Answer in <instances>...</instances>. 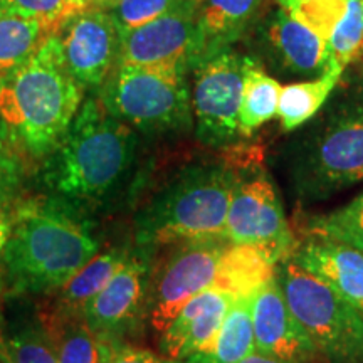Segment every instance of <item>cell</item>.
I'll return each mask as SVG.
<instances>
[{
    "mask_svg": "<svg viewBox=\"0 0 363 363\" xmlns=\"http://www.w3.org/2000/svg\"><path fill=\"white\" fill-rule=\"evenodd\" d=\"M83 89L56 33L26 65L0 78V121L26 152L48 157L78 115Z\"/></svg>",
    "mask_w": 363,
    "mask_h": 363,
    "instance_id": "obj_1",
    "label": "cell"
},
{
    "mask_svg": "<svg viewBox=\"0 0 363 363\" xmlns=\"http://www.w3.org/2000/svg\"><path fill=\"white\" fill-rule=\"evenodd\" d=\"M99 251L86 222L57 203L21 211L4 247L7 283L19 293H51L69 281Z\"/></svg>",
    "mask_w": 363,
    "mask_h": 363,
    "instance_id": "obj_2",
    "label": "cell"
},
{
    "mask_svg": "<svg viewBox=\"0 0 363 363\" xmlns=\"http://www.w3.org/2000/svg\"><path fill=\"white\" fill-rule=\"evenodd\" d=\"M131 128L113 116L99 98L81 104L69 130L48 155L44 182L67 199H94L115 187L135 155Z\"/></svg>",
    "mask_w": 363,
    "mask_h": 363,
    "instance_id": "obj_3",
    "label": "cell"
},
{
    "mask_svg": "<svg viewBox=\"0 0 363 363\" xmlns=\"http://www.w3.org/2000/svg\"><path fill=\"white\" fill-rule=\"evenodd\" d=\"M238 169L222 165L192 167L170 182L138 219L143 246L225 239V222Z\"/></svg>",
    "mask_w": 363,
    "mask_h": 363,
    "instance_id": "obj_4",
    "label": "cell"
},
{
    "mask_svg": "<svg viewBox=\"0 0 363 363\" xmlns=\"http://www.w3.org/2000/svg\"><path fill=\"white\" fill-rule=\"evenodd\" d=\"M289 179L299 197H328L363 180V106L343 108L293 143Z\"/></svg>",
    "mask_w": 363,
    "mask_h": 363,
    "instance_id": "obj_5",
    "label": "cell"
},
{
    "mask_svg": "<svg viewBox=\"0 0 363 363\" xmlns=\"http://www.w3.org/2000/svg\"><path fill=\"white\" fill-rule=\"evenodd\" d=\"M276 278L289 310L321 357L333 363L363 362V313L360 310L291 259L279 262Z\"/></svg>",
    "mask_w": 363,
    "mask_h": 363,
    "instance_id": "obj_6",
    "label": "cell"
},
{
    "mask_svg": "<svg viewBox=\"0 0 363 363\" xmlns=\"http://www.w3.org/2000/svg\"><path fill=\"white\" fill-rule=\"evenodd\" d=\"M184 72L116 62L99 99L128 126L145 131L177 130L189 123L192 106Z\"/></svg>",
    "mask_w": 363,
    "mask_h": 363,
    "instance_id": "obj_7",
    "label": "cell"
},
{
    "mask_svg": "<svg viewBox=\"0 0 363 363\" xmlns=\"http://www.w3.org/2000/svg\"><path fill=\"white\" fill-rule=\"evenodd\" d=\"M246 174L235 180L225 222V239L234 246L259 249L276 264L293 256L296 242L274 185L259 167L238 163Z\"/></svg>",
    "mask_w": 363,
    "mask_h": 363,
    "instance_id": "obj_8",
    "label": "cell"
},
{
    "mask_svg": "<svg viewBox=\"0 0 363 363\" xmlns=\"http://www.w3.org/2000/svg\"><path fill=\"white\" fill-rule=\"evenodd\" d=\"M247 57L230 51L214 52L199 62L194 76L192 111L197 136L207 145H229L239 138Z\"/></svg>",
    "mask_w": 363,
    "mask_h": 363,
    "instance_id": "obj_9",
    "label": "cell"
},
{
    "mask_svg": "<svg viewBox=\"0 0 363 363\" xmlns=\"http://www.w3.org/2000/svg\"><path fill=\"white\" fill-rule=\"evenodd\" d=\"M206 57L197 0H184L165 16L121 34L118 62L155 69H179Z\"/></svg>",
    "mask_w": 363,
    "mask_h": 363,
    "instance_id": "obj_10",
    "label": "cell"
},
{
    "mask_svg": "<svg viewBox=\"0 0 363 363\" xmlns=\"http://www.w3.org/2000/svg\"><path fill=\"white\" fill-rule=\"evenodd\" d=\"M227 239L182 242L157 274L148 296L150 321L163 333L189 299L203 289L217 288Z\"/></svg>",
    "mask_w": 363,
    "mask_h": 363,
    "instance_id": "obj_11",
    "label": "cell"
},
{
    "mask_svg": "<svg viewBox=\"0 0 363 363\" xmlns=\"http://www.w3.org/2000/svg\"><path fill=\"white\" fill-rule=\"evenodd\" d=\"M57 35L72 78L83 88L101 86L120 57L121 35L110 11L84 9L67 19Z\"/></svg>",
    "mask_w": 363,
    "mask_h": 363,
    "instance_id": "obj_12",
    "label": "cell"
},
{
    "mask_svg": "<svg viewBox=\"0 0 363 363\" xmlns=\"http://www.w3.org/2000/svg\"><path fill=\"white\" fill-rule=\"evenodd\" d=\"M254 347L261 355L288 363H315V343L289 310L276 274L251 296Z\"/></svg>",
    "mask_w": 363,
    "mask_h": 363,
    "instance_id": "obj_13",
    "label": "cell"
},
{
    "mask_svg": "<svg viewBox=\"0 0 363 363\" xmlns=\"http://www.w3.org/2000/svg\"><path fill=\"white\" fill-rule=\"evenodd\" d=\"M148 266L131 256L110 283L86 303L81 315L98 338H118L135 328L148 306Z\"/></svg>",
    "mask_w": 363,
    "mask_h": 363,
    "instance_id": "obj_14",
    "label": "cell"
},
{
    "mask_svg": "<svg viewBox=\"0 0 363 363\" xmlns=\"http://www.w3.org/2000/svg\"><path fill=\"white\" fill-rule=\"evenodd\" d=\"M235 299L220 288L203 289L185 303L174 321L162 333L163 357L182 362L214 342L224 318Z\"/></svg>",
    "mask_w": 363,
    "mask_h": 363,
    "instance_id": "obj_15",
    "label": "cell"
},
{
    "mask_svg": "<svg viewBox=\"0 0 363 363\" xmlns=\"http://www.w3.org/2000/svg\"><path fill=\"white\" fill-rule=\"evenodd\" d=\"M294 264L316 276L335 293L363 313V252L337 242L313 238L294 249Z\"/></svg>",
    "mask_w": 363,
    "mask_h": 363,
    "instance_id": "obj_16",
    "label": "cell"
},
{
    "mask_svg": "<svg viewBox=\"0 0 363 363\" xmlns=\"http://www.w3.org/2000/svg\"><path fill=\"white\" fill-rule=\"evenodd\" d=\"M269 39L286 67L299 74H310L326 67V43L291 11L281 7L272 17Z\"/></svg>",
    "mask_w": 363,
    "mask_h": 363,
    "instance_id": "obj_17",
    "label": "cell"
},
{
    "mask_svg": "<svg viewBox=\"0 0 363 363\" xmlns=\"http://www.w3.org/2000/svg\"><path fill=\"white\" fill-rule=\"evenodd\" d=\"M254 352L251 296L235 298L214 342L177 363H240Z\"/></svg>",
    "mask_w": 363,
    "mask_h": 363,
    "instance_id": "obj_18",
    "label": "cell"
},
{
    "mask_svg": "<svg viewBox=\"0 0 363 363\" xmlns=\"http://www.w3.org/2000/svg\"><path fill=\"white\" fill-rule=\"evenodd\" d=\"M57 363H99L98 337L81 313L56 306L43 318Z\"/></svg>",
    "mask_w": 363,
    "mask_h": 363,
    "instance_id": "obj_19",
    "label": "cell"
},
{
    "mask_svg": "<svg viewBox=\"0 0 363 363\" xmlns=\"http://www.w3.org/2000/svg\"><path fill=\"white\" fill-rule=\"evenodd\" d=\"M57 30L45 21L0 9V78L26 65Z\"/></svg>",
    "mask_w": 363,
    "mask_h": 363,
    "instance_id": "obj_20",
    "label": "cell"
},
{
    "mask_svg": "<svg viewBox=\"0 0 363 363\" xmlns=\"http://www.w3.org/2000/svg\"><path fill=\"white\" fill-rule=\"evenodd\" d=\"M264 0H197L206 56L240 35Z\"/></svg>",
    "mask_w": 363,
    "mask_h": 363,
    "instance_id": "obj_21",
    "label": "cell"
},
{
    "mask_svg": "<svg viewBox=\"0 0 363 363\" xmlns=\"http://www.w3.org/2000/svg\"><path fill=\"white\" fill-rule=\"evenodd\" d=\"M276 266L278 264L259 249L229 244L222 259L217 288L235 298L252 296L266 281L276 274Z\"/></svg>",
    "mask_w": 363,
    "mask_h": 363,
    "instance_id": "obj_22",
    "label": "cell"
},
{
    "mask_svg": "<svg viewBox=\"0 0 363 363\" xmlns=\"http://www.w3.org/2000/svg\"><path fill=\"white\" fill-rule=\"evenodd\" d=\"M342 72L343 71L338 67H331L315 81L284 86L281 89L278 104V116L283 130H296L310 121L337 86L338 79L342 78Z\"/></svg>",
    "mask_w": 363,
    "mask_h": 363,
    "instance_id": "obj_23",
    "label": "cell"
},
{
    "mask_svg": "<svg viewBox=\"0 0 363 363\" xmlns=\"http://www.w3.org/2000/svg\"><path fill=\"white\" fill-rule=\"evenodd\" d=\"M128 257L130 254L123 249H110L106 252L96 254L59 289V306L81 313L86 303L96 296L110 283L113 276L125 266Z\"/></svg>",
    "mask_w": 363,
    "mask_h": 363,
    "instance_id": "obj_24",
    "label": "cell"
},
{
    "mask_svg": "<svg viewBox=\"0 0 363 363\" xmlns=\"http://www.w3.org/2000/svg\"><path fill=\"white\" fill-rule=\"evenodd\" d=\"M281 89L283 88L278 81L266 74L259 66H256V62L249 59L239 113L240 135H252L272 116L278 115Z\"/></svg>",
    "mask_w": 363,
    "mask_h": 363,
    "instance_id": "obj_25",
    "label": "cell"
},
{
    "mask_svg": "<svg viewBox=\"0 0 363 363\" xmlns=\"http://www.w3.org/2000/svg\"><path fill=\"white\" fill-rule=\"evenodd\" d=\"M363 51V0H348L343 19L335 27L333 34L326 40V69L347 65L360 56Z\"/></svg>",
    "mask_w": 363,
    "mask_h": 363,
    "instance_id": "obj_26",
    "label": "cell"
},
{
    "mask_svg": "<svg viewBox=\"0 0 363 363\" xmlns=\"http://www.w3.org/2000/svg\"><path fill=\"white\" fill-rule=\"evenodd\" d=\"M313 238L337 240L363 252V192L338 211L308 224Z\"/></svg>",
    "mask_w": 363,
    "mask_h": 363,
    "instance_id": "obj_27",
    "label": "cell"
},
{
    "mask_svg": "<svg viewBox=\"0 0 363 363\" xmlns=\"http://www.w3.org/2000/svg\"><path fill=\"white\" fill-rule=\"evenodd\" d=\"M0 357L7 363H57L43 325H26L17 328L11 338L4 340Z\"/></svg>",
    "mask_w": 363,
    "mask_h": 363,
    "instance_id": "obj_28",
    "label": "cell"
},
{
    "mask_svg": "<svg viewBox=\"0 0 363 363\" xmlns=\"http://www.w3.org/2000/svg\"><path fill=\"white\" fill-rule=\"evenodd\" d=\"M0 9L29 19L45 21L61 29L67 19L88 7L81 0H0Z\"/></svg>",
    "mask_w": 363,
    "mask_h": 363,
    "instance_id": "obj_29",
    "label": "cell"
},
{
    "mask_svg": "<svg viewBox=\"0 0 363 363\" xmlns=\"http://www.w3.org/2000/svg\"><path fill=\"white\" fill-rule=\"evenodd\" d=\"M184 0H115L110 13L120 35L165 16Z\"/></svg>",
    "mask_w": 363,
    "mask_h": 363,
    "instance_id": "obj_30",
    "label": "cell"
},
{
    "mask_svg": "<svg viewBox=\"0 0 363 363\" xmlns=\"http://www.w3.org/2000/svg\"><path fill=\"white\" fill-rule=\"evenodd\" d=\"M347 6L348 0H301L288 11L326 43L343 19Z\"/></svg>",
    "mask_w": 363,
    "mask_h": 363,
    "instance_id": "obj_31",
    "label": "cell"
},
{
    "mask_svg": "<svg viewBox=\"0 0 363 363\" xmlns=\"http://www.w3.org/2000/svg\"><path fill=\"white\" fill-rule=\"evenodd\" d=\"M98 347L99 363H177L118 338H98Z\"/></svg>",
    "mask_w": 363,
    "mask_h": 363,
    "instance_id": "obj_32",
    "label": "cell"
},
{
    "mask_svg": "<svg viewBox=\"0 0 363 363\" xmlns=\"http://www.w3.org/2000/svg\"><path fill=\"white\" fill-rule=\"evenodd\" d=\"M7 130L0 121V194L12 185L17 175V165L12 152L7 147Z\"/></svg>",
    "mask_w": 363,
    "mask_h": 363,
    "instance_id": "obj_33",
    "label": "cell"
},
{
    "mask_svg": "<svg viewBox=\"0 0 363 363\" xmlns=\"http://www.w3.org/2000/svg\"><path fill=\"white\" fill-rule=\"evenodd\" d=\"M11 229H12L11 222H9L6 212L2 211V207H0V256H2L4 247H6L9 235H11Z\"/></svg>",
    "mask_w": 363,
    "mask_h": 363,
    "instance_id": "obj_34",
    "label": "cell"
},
{
    "mask_svg": "<svg viewBox=\"0 0 363 363\" xmlns=\"http://www.w3.org/2000/svg\"><path fill=\"white\" fill-rule=\"evenodd\" d=\"M240 363H288V362H281V360H276V358H271V357H266V355H261V353L254 352L249 355L247 358H244Z\"/></svg>",
    "mask_w": 363,
    "mask_h": 363,
    "instance_id": "obj_35",
    "label": "cell"
},
{
    "mask_svg": "<svg viewBox=\"0 0 363 363\" xmlns=\"http://www.w3.org/2000/svg\"><path fill=\"white\" fill-rule=\"evenodd\" d=\"M86 7H103V6H111L115 0H81Z\"/></svg>",
    "mask_w": 363,
    "mask_h": 363,
    "instance_id": "obj_36",
    "label": "cell"
},
{
    "mask_svg": "<svg viewBox=\"0 0 363 363\" xmlns=\"http://www.w3.org/2000/svg\"><path fill=\"white\" fill-rule=\"evenodd\" d=\"M278 2L281 4V7L289 9L291 6H294V4H296V2H301V0H278Z\"/></svg>",
    "mask_w": 363,
    "mask_h": 363,
    "instance_id": "obj_37",
    "label": "cell"
},
{
    "mask_svg": "<svg viewBox=\"0 0 363 363\" xmlns=\"http://www.w3.org/2000/svg\"><path fill=\"white\" fill-rule=\"evenodd\" d=\"M0 363H7V362H6V360H4V358H2V357H0Z\"/></svg>",
    "mask_w": 363,
    "mask_h": 363,
    "instance_id": "obj_38",
    "label": "cell"
},
{
    "mask_svg": "<svg viewBox=\"0 0 363 363\" xmlns=\"http://www.w3.org/2000/svg\"><path fill=\"white\" fill-rule=\"evenodd\" d=\"M2 345H4V340H2V338H0V347H2Z\"/></svg>",
    "mask_w": 363,
    "mask_h": 363,
    "instance_id": "obj_39",
    "label": "cell"
}]
</instances>
